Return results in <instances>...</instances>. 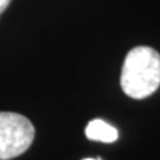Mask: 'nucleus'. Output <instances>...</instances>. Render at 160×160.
<instances>
[{
	"instance_id": "3",
	"label": "nucleus",
	"mask_w": 160,
	"mask_h": 160,
	"mask_svg": "<svg viewBox=\"0 0 160 160\" xmlns=\"http://www.w3.org/2000/svg\"><path fill=\"white\" fill-rule=\"evenodd\" d=\"M86 136L89 140L95 142H102V143H113L119 138L118 129L112 127L111 124L106 123L104 120L95 119L88 123L86 128Z\"/></svg>"
},
{
	"instance_id": "4",
	"label": "nucleus",
	"mask_w": 160,
	"mask_h": 160,
	"mask_svg": "<svg viewBox=\"0 0 160 160\" xmlns=\"http://www.w3.org/2000/svg\"><path fill=\"white\" fill-rule=\"evenodd\" d=\"M11 2H12V0H0V15L6 11L7 7L11 4Z\"/></svg>"
},
{
	"instance_id": "1",
	"label": "nucleus",
	"mask_w": 160,
	"mask_h": 160,
	"mask_svg": "<svg viewBox=\"0 0 160 160\" xmlns=\"http://www.w3.org/2000/svg\"><path fill=\"white\" fill-rule=\"evenodd\" d=\"M120 86L132 99H146L160 87V53L147 46L132 48L123 63Z\"/></svg>"
},
{
	"instance_id": "5",
	"label": "nucleus",
	"mask_w": 160,
	"mask_h": 160,
	"mask_svg": "<svg viewBox=\"0 0 160 160\" xmlns=\"http://www.w3.org/2000/svg\"><path fill=\"white\" fill-rule=\"evenodd\" d=\"M84 160H100V159H84Z\"/></svg>"
},
{
	"instance_id": "2",
	"label": "nucleus",
	"mask_w": 160,
	"mask_h": 160,
	"mask_svg": "<svg viewBox=\"0 0 160 160\" xmlns=\"http://www.w3.org/2000/svg\"><path fill=\"white\" fill-rule=\"evenodd\" d=\"M35 128L20 113L0 112V160L20 156L31 147Z\"/></svg>"
}]
</instances>
